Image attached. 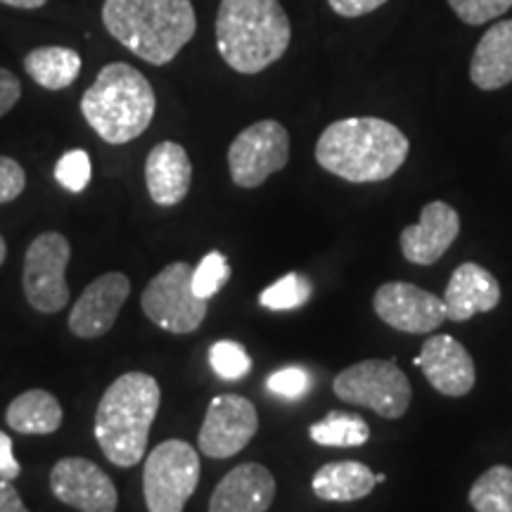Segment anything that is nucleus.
<instances>
[{"label": "nucleus", "mask_w": 512, "mask_h": 512, "mask_svg": "<svg viewBox=\"0 0 512 512\" xmlns=\"http://www.w3.org/2000/svg\"><path fill=\"white\" fill-rule=\"evenodd\" d=\"M411 152L406 133L377 117L339 119L320 133L316 162L349 183H380L401 169Z\"/></svg>", "instance_id": "obj_1"}, {"label": "nucleus", "mask_w": 512, "mask_h": 512, "mask_svg": "<svg viewBox=\"0 0 512 512\" xmlns=\"http://www.w3.org/2000/svg\"><path fill=\"white\" fill-rule=\"evenodd\" d=\"M102 24L126 50L157 67L174 60L197 31L190 0H105Z\"/></svg>", "instance_id": "obj_2"}, {"label": "nucleus", "mask_w": 512, "mask_h": 512, "mask_svg": "<svg viewBox=\"0 0 512 512\" xmlns=\"http://www.w3.org/2000/svg\"><path fill=\"white\" fill-rule=\"evenodd\" d=\"M292 27L280 0H221L216 48L238 74H259L287 53Z\"/></svg>", "instance_id": "obj_3"}, {"label": "nucleus", "mask_w": 512, "mask_h": 512, "mask_svg": "<svg viewBox=\"0 0 512 512\" xmlns=\"http://www.w3.org/2000/svg\"><path fill=\"white\" fill-rule=\"evenodd\" d=\"M162 389L147 373H126L105 389L95 411V439L117 467H133L145 458Z\"/></svg>", "instance_id": "obj_4"}, {"label": "nucleus", "mask_w": 512, "mask_h": 512, "mask_svg": "<svg viewBox=\"0 0 512 512\" xmlns=\"http://www.w3.org/2000/svg\"><path fill=\"white\" fill-rule=\"evenodd\" d=\"M155 110L157 98L150 81L126 62L102 67L81 98L83 119L110 145H126L143 136Z\"/></svg>", "instance_id": "obj_5"}, {"label": "nucleus", "mask_w": 512, "mask_h": 512, "mask_svg": "<svg viewBox=\"0 0 512 512\" xmlns=\"http://www.w3.org/2000/svg\"><path fill=\"white\" fill-rule=\"evenodd\" d=\"M339 401L375 411L384 420H399L413 401V387L394 358H368L342 370L332 382Z\"/></svg>", "instance_id": "obj_6"}, {"label": "nucleus", "mask_w": 512, "mask_h": 512, "mask_svg": "<svg viewBox=\"0 0 512 512\" xmlns=\"http://www.w3.org/2000/svg\"><path fill=\"white\" fill-rule=\"evenodd\" d=\"M200 456L188 441L169 439L152 448L143 467V496L150 512H183L200 484Z\"/></svg>", "instance_id": "obj_7"}, {"label": "nucleus", "mask_w": 512, "mask_h": 512, "mask_svg": "<svg viewBox=\"0 0 512 512\" xmlns=\"http://www.w3.org/2000/svg\"><path fill=\"white\" fill-rule=\"evenodd\" d=\"M140 306L157 328L171 335H188L204 323L209 302L192 292V266L176 261L147 283Z\"/></svg>", "instance_id": "obj_8"}, {"label": "nucleus", "mask_w": 512, "mask_h": 512, "mask_svg": "<svg viewBox=\"0 0 512 512\" xmlns=\"http://www.w3.org/2000/svg\"><path fill=\"white\" fill-rule=\"evenodd\" d=\"M290 162V133L275 119L247 126L228 147L230 178L238 188L252 190L264 185L275 171Z\"/></svg>", "instance_id": "obj_9"}, {"label": "nucleus", "mask_w": 512, "mask_h": 512, "mask_svg": "<svg viewBox=\"0 0 512 512\" xmlns=\"http://www.w3.org/2000/svg\"><path fill=\"white\" fill-rule=\"evenodd\" d=\"M72 245L62 233H43L31 242L24 256V294L31 309L57 313L69 304L67 264Z\"/></svg>", "instance_id": "obj_10"}, {"label": "nucleus", "mask_w": 512, "mask_h": 512, "mask_svg": "<svg viewBox=\"0 0 512 512\" xmlns=\"http://www.w3.org/2000/svg\"><path fill=\"white\" fill-rule=\"evenodd\" d=\"M259 432L254 403L240 394H221L209 403L200 427V451L209 458H233Z\"/></svg>", "instance_id": "obj_11"}, {"label": "nucleus", "mask_w": 512, "mask_h": 512, "mask_svg": "<svg viewBox=\"0 0 512 512\" xmlns=\"http://www.w3.org/2000/svg\"><path fill=\"white\" fill-rule=\"evenodd\" d=\"M373 309L382 323L408 335H427L441 328L446 320L444 299L401 280L377 287Z\"/></svg>", "instance_id": "obj_12"}, {"label": "nucleus", "mask_w": 512, "mask_h": 512, "mask_svg": "<svg viewBox=\"0 0 512 512\" xmlns=\"http://www.w3.org/2000/svg\"><path fill=\"white\" fill-rule=\"evenodd\" d=\"M50 491L57 501L79 512H114L117 486L88 458H62L50 470Z\"/></svg>", "instance_id": "obj_13"}, {"label": "nucleus", "mask_w": 512, "mask_h": 512, "mask_svg": "<svg viewBox=\"0 0 512 512\" xmlns=\"http://www.w3.org/2000/svg\"><path fill=\"white\" fill-rule=\"evenodd\" d=\"M131 294V280L124 273H105L83 290L69 313V330L81 339L107 335L117 323L121 306Z\"/></svg>", "instance_id": "obj_14"}, {"label": "nucleus", "mask_w": 512, "mask_h": 512, "mask_svg": "<svg viewBox=\"0 0 512 512\" xmlns=\"http://www.w3.org/2000/svg\"><path fill=\"white\" fill-rule=\"evenodd\" d=\"M415 366L439 394L460 399L475 389L477 370L470 351L451 335H434L422 344Z\"/></svg>", "instance_id": "obj_15"}, {"label": "nucleus", "mask_w": 512, "mask_h": 512, "mask_svg": "<svg viewBox=\"0 0 512 512\" xmlns=\"http://www.w3.org/2000/svg\"><path fill=\"white\" fill-rule=\"evenodd\" d=\"M458 233V211L446 202H430L422 207L420 223L401 230V252L415 266H432L456 242Z\"/></svg>", "instance_id": "obj_16"}, {"label": "nucleus", "mask_w": 512, "mask_h": 512, "mask_svg": "<svg viewBox=\"0 0 512 512\" xmlns=\"http://www.w3.org/2000/svg\"><path fill=\"white\" fill-rule=\"evenodd\" d=\"M275 498V477L261 463H242L216 484L209 512H266Z\"/></svg>", "instance_id": "obj_17"}, {"label": "nucleus", "mask_w": 512, "mask_h": 512, "mask_svg": "<svg viewBox=\"0 0 512 512\" xmlns=\"http://www.w3.org/2000/svg\"><path fill=\"white\" fill-rule=\"evenodd\" d=\"M441 299L446 304V318L453 323H465L475 313L496 309L501 302V283L484 266L467 261L453 271Z\"/></svg>", "instance_id": "obj_18"}, {"label": "nucleus", "mask_w": 512, "mask_h": 512, "mask_svg": "<svg viewBox=\"0 0 512 512\" xmlns=\"http://www.w3.org/2000/svg\"><path fill=\"white\" fill-rule=\"evenodd\" d=\"M192 183V164L183 145L164 140L145 159V185L159 207H176L185 200Z\"/></svg>", "instance_id": "obj_19"}, {"label": "nucleus", "mask_w": 512, "mask_h": 512, "mask_svg": "<svg viewBox=\"0 0 512 512\" xmlns=\"http://www.w3.org/2000/svg\"><path fill=\"white\" fill-rule=\"evenodd\" d=\"M470 79L482 91L512 83V19L494 24L482 36L470 62Z\"/></svg>", "instance_id": "obj_20"}, {"label": "nucleus", "mask_w": 512, "mask_h": 512, "mask_svg": "<svg viewBox=\"0 0 512 512\" xmlns=\"http://www.w3.org/2000/svg\"><path fill=\"white\" fill-rule=\"evenodd\" d=\"M377 486L375 472L358 460H337L323 465L311 479V489L320 501L351 503L373 494Z\"/></svg>", "instance_id": "obj_21"}, {"label": "nucleus", "mask_w": 512, "mask_h": 512, "mask_svg": "<svg viewBox=\"0 0 512 512\" xmlns=\"http://www.w3.org/2000/svg\"><path fill=\"white\" fill-rule=\"evenodd\" d=\"M62 406L46 389H29L19 394L5 411V422L17 434H55L62 427Z\"/></svg>", "instance_id": "obj_22"}, {"label": "nucleus", "mask_w": 512, "mask_h": 512, "mask_svg": "<svg viewBox=\"0 0 512 512\" xmlns=\"http://www.w3.org/2000/svg\"><path fill=\"white\" fill-rule=\"evenodd\" d=\"M24 72L46 91H64L79 79L81 55L62 46L36 48L24 57Z\"/></svg>", "instance_id": "obj_23"}, {"label": "nucleus", "mask_w": 512, "mask_h": 512, "mask_svg": "<svg viewBox=\"0 0 512 512\" xmlns=\"http://www.w3.org/2000/svg\"><path fill=\"white\" fill-rule=\"evenodd\" d=\"M309 437L311 441H316L318 446L354 448L368 444L370 427L361 415L330 411L323 420L313 422L309 427Z\"/></svg>", "instance_id": "obj_24"}, {"label": "nucleus", "mask_w": 512, "mask_h": 512, "mask_svg": "<svg viewBox=\"0 0 512 512\" xmlns=\"http://www.w3.org/2000/svg\"><path fill=\"white\" fill-rule=\"evenodd\" d=\"M475 512H512V467L494 465L470 489Z\"/></svg>", "instance_id": "obj_25"}, {"label": "nucleus", "mask_w": 512, "mask_h": 512, "mask_svg": "<svg viewBox=\"0 0 512 512\" xmlns=\"http://www.w3.org/2000/svg\"><path fill=\"white\" fill-rule=\"evenodd\" d=\"M313 287L302 273H287L259 294V304L271 311H292L311 299Z\"/></svg>", "instance_id": "obj_26"}, {"label": "nucleus", "mask_w": 512, "mask_h": 512, "mask_svg": "<svg viewBox=\"0 0 512 512\" xmlns=\"http://www.w3.org/2000/svg\"><path fill=\"white\" fill-rule=\"evenodd\" d=\"M209 366L221 380H242L252 370V358L245 351V347L230 339H221L214 347L209 349Z\"/></svg>", "instance_id": "obj_27"}, {"label": "nucleus", "mask_w": 512, "mask_h": 512, "mask_svg": "<svg viewBox=\"0 0 512 512\" xmlns=\"http://www.w3.org/2000/svg\"><path fill=\"white\" fill-rule=\"evenodd\" d=\"M228 280L230 266L221 252H209L200 264L192 268V292L200 299H207V302L221 292V287Z\"/></svg>", "instance_id": "obj_28"}, {"label": "nucleus", "mask_w": 512, "mask_h": 512, "mask_svg": "<svg viewBox=\"0 0 512 512\" xmlns=\"http://www.w3.org/2000/svg\"><path fill=\"white\" fill-rule=\"evenodd\" d=\"M93 176L91 157L86 150H69L55 164V181L69 192H83Z\"/></svg>", "instance_id": "obj_29"}, {"label": "nucleus", "mask_w": 512, "mask_h": 512, "mask_svg": "<svg viewBox=\"0 0 512 512\" xmlns=\"http://www.w3.org/2000/svg\"><path fill=\"white\" fill-rule=\"evenodd\" d=\"M266 389L271 394L280 396V399L297 401V399H302V396H306V392L311 389V375L299 366L280 368V370H275V373L268 375Z\"/></svg>", "instance_id": "obj_30"}, {"label": "nucleus", "mask_w": 512, "mask_h": 512, "mask_svg": "<svg viewBox=\"0 0 512 512\" xmlns=\"http://www.w3.org/2000/svg\"><path fill=\"white\" fill-rule=\"evenodd\" d=\"M448 5L465 24L479 27V24L503 17L512 8V0H448Z\"/></svg>", "instance_id": "obj_31"}, {"label": "nucleus", "mask_w": 512, "mask_h": 512, "mask_svg": "<svg viewBox=\"0 0 512 512\" xmlns=\"http://www.w3.org/2000/svg\"><path fill=\"white\" fill-rule=\"evenodd\" d=\"M27 188V174L17 159L0 155V204L15 202Z\"/></svg>", "instance_id": "obj_32"}, {"label": "nucleus", "mask_w": 512, "mask_h": 512, "mask_svg": "<svg viewBox=\"0 0 512 512\" xmlns=\"http://www.w3.org/2000/svg\"><path fill=\"white\" fill-rule=\"evenodd\" d=\"M22 98V83L10 69L0 67V117H5Z\"/></svg>", "instance_id": "obj_33"}, {"label": "nucleus", "mask_w": 512, "mask_h": 512, "mask_svg": "<svg viewBox=\"0 0 512 512\" xmlns=\"http://www.w3.org/2000/svg\"><path fill=\"white\" fill-rule=\"evenodd\" d=\"M330 8L337 12L339 17H347V19H354V17H363V15H370V12H375L377 8H382L387 0H328Z\"/></svg>", "instance_id": "obj_34"}, {"label": "nucleus", "mask_w": 512, "mask_h": 512, "mask_svg": "<svg viewBox=\"0 0 512 512\" xmlns=\"http://www.w3.org/2000/svg\"><path fill=\"white\" fill-rule=\"evenodd\" d=\"M19 472H22V465L17 463L15 451H12V439L0 430V479L12 482L19 477Z\"/></svg>", "instance_id": "obj_35"}, {"label": "nucleus", "mask_w": 512, "mask_h": 512, "mask_svg": "<svg viewBox=\"0 0 512 512\" xmlns=\"http://www.w3.org/2000/svg\"><path fill=\"white\" fill-rule=\"evenodd\" d=\"M0 512H29L22 496L17 494V489L8 479H0Z\"/></svg>", "instance_id": "obj_36"}, {"label": "nucleus", "mask_w": 512, "mask_h": 512, "mask_svg": "<svg viewBox=\"0 0 512 512\" xmlns=\"http://www.w3.org/2000/svg\"><path fill=\"white\" fill-rule=\"evenodd\" d=\"M3 5H10V8L19 10H38L48 3V0H0Z\"/></svg>", "instance_id": "obj_37"}, {"label": "nucleus", "mask_w": 512, "mask_h": 512, "mask_svg": "<svg viewBox=\"0 0 512 512\" xmlns=\"http://www.w3.org/2000/svg\"><path fill=\"white\" fill-rule=\"evenodd\" d=\"M5 256H8V245H5V240H3V235H0V266H3V261H5Z\"/></svg>", "instance_id": "obj_38"}]
</instances>
